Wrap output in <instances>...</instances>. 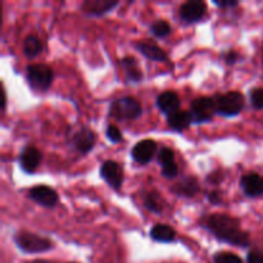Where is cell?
I'll list each match as a JSON object with an SVG mask.
<instances>
[{
    "label": "cell",
    "mask_w": 263,
    "mask_h": 263,
    "mask_svg": "<svg viewBox=\"0 0 263 263\" xmlns=\"http://www.w3.org/2000/svg\"><path fill=\"white\" fill-rule=\"evenodd\" d=\"M13 241H14L15 247L26 254L45 253L54 248V244L50 239L25 230L15 233L13 236Z\"/></svg>",
    "instance_id": "2"
},
{
    "label": "cell",
    "mask_w": 263,
    "mask_h": 263,
    "mask_svg": "<svg viewBox=\"0 0 263 263\" xmlns=\"http://www.w3.org/2000/svg\"><path fill=\"white\" fill-rule=\"evenodd\" d=\"M28 198L44 208H53L58 204L59 197L55 190L46 185H36L28 192Z\"/></svg>",
    "instance_id": "8"
},
{
    "label": "cell",
    "mask_w": 263,
    "mask_h": 263,
    "mask_svg": "<svg viewBox=\"0 0 263 263\" xmlns=\"http://www.w3.org/2000/svg\"><path fill=\"white\" fill-rule=\"evenodd\" d=\"M157 159H158V163L161 164V167L167 166V164H171L175 162V153L171 148L168 146H163V148L159 149L158 154H157Z\"/></svg>",
    "instance_id": "25"
},
{
    "label": "cell",
    "mask_w": 263,
    "mask_h": 263,
    "mask_svg": "<svg viewBox=\"0 0 263 263\" xmlns=\"http://www.w3.org/2000/svg\"><path fill=\"white\" fill-rule=\"evenodd\" d=\"M190 113L195 123H205L212 121L213 116L217 113L215 98L199 97L194 99L190 105Z\"/></svg>",
    "instance_id": "6"
},
{
    "label": "cell",
    "mask_w": 263,
    "mask_h": 263,
    "mask_svg": "<svg viewBox=\"0 0 263 263\" xmlns=\"http://www.w3.org/2000/svg\"><path fill=\"white\" fill-rule=\"evenodd\" d=\"M203 228L207 229L218 241L247 248L251 243L249 233L241 230L240 221L226 213H211L203 217Z\"/></svg>",
    "instance_id": "1"
},
{
    "label": "cell",
    "mask_w": 263,
    "mask_h": 263,
    "mask_svg": "<svg viewBox=\"0 0 263 263\" xmlns=\"http://www.w3.org/2000/svg\"><path fill=\"white\" fill-rule=\"evenodd\" d=\"M215 103L217 115L222 117H235L243 110L246 99L240 91H228L216 95Z\"/></svg>",
    "instance_id": "5"
},
{
    "label": "cell",
    "mask_w": 263,
    "mask_h": 263,
    "mask_svg": "<svg viewBox=\"0 0 263 263\" xmlns=\"http://www.w3.org/2000/svg\"><path fill=\"white\" fill-rule=\"evenodd\" d=\"M118 5L120 2L117 0H85L81 4V12L89 17H102Z\"/></svg>",
    "instance_id": "12"
},
{
    "label": "cell",
    "mask_w": 263,
    "mask_h": 263,
    "mask_svg": "<svg viewBox=\"0 0 263 263\" xmlns=\"http://www.w3.org/2000/svg\"><path fill=\"white\" fill-rule=\"evenodd\" d=\"M26 79H27L31 89L35 90V91L44 92L51 86L54 72L48 64H28L27 68H26Z\"/></svg>",
    "instance_id": "4"
},
{
    "label": "cell",
    "mask_w": 263,
    "mask_h": 263,
    "mask_svg": "<svg viewBox=\"0 0 263 263\" xmlns=\"http://www.w3.org/2000/svg\"><path fill=\"white\" fill-rule=\"evenodd\" d=\"M249 99L254 109L263 110V87H254L249 91Z\"/></svg>",
    "instance_id": "26"
},
{
    "label": "cell",
    "mask_w": 263,
    "mask_h": 263,
    "mask_svg": "<svg viewBox=\"0 0 263 263\" xmlns=\"http://www.w3.org/2000/svg\"><path fill=\"white\" fill-rule=\"evenodd\" d=\"M144 207L152 213H156V215H161L163 212L164 207V200L162 199L161 194H159L157 190H152V192L146 193L143 198Z\"/></svg>",
    "instance_id": "21"
},
{
    "label": "cell",
    "mask_w": 263,
    "mask_h": 263,
    "mask_svg": "<svg viewBox=\"0 0 263 263\" xmlns=\"http://www.w3.org/2000/svg\"><path fill=\"white\" fill-rule=\"evenodd\" d=\"M121 64H122V68L125 71V76L127 81L138 84V82H140L143 80V72H141L138 61L134 57H125L121 61Z\"/></svg>",
    "instance_id": "20"
},
{
    "label": "cell",
    "mask_w": 263,
    "mask_h": 263,
    "mask_svg": "<svg viewBox=\"0 0 263 263\" xmlns=\"http://www.w3.org/2000/svg\"><path fill=\"white\" fill-rule=\"evenodd\" d=\"M100 177L112 187L113 190H118L122 186L123 182V171L122 167L117 163L116 161L108 159L100 164L99 170Z\"/></svg>",
    "instance_id": "9"
},
{
    "label": "cell",
    "mask_w": 263,
    "mask_h": 263,
    "mask_svg": "<svg viewBox=\"0 0 263 263\" xmlns=\"http://www.w3.org/2000/svg\"><path fill=\"white\" fill-rule=\"evenodd\" d=\"M134 48L139 51L140 54H143L145 58L151 59L154 62H167L168 61V55H167L166 51L153 40H138L136 43H134Z\"/></svg>",
    "instance_id": "14"
},
{
    "label": "cell",
    "mask_w": 263,
    "mask_h": 263,
    "mask_svg": "<svg viewBox=\"0 0 263 263\" xmlns=\"http://www.w3.org/2000/svg\"><path fill=\"white\" fill-rule=\"evenodd\" d=\"M43 159V154L36 146L26 145L23 146L20 153V167L26 174H33Z\"/></svg>",
    "instance_id": "13"
},
{
    "label": "cell",
    "mask_w": 263,
    "mask_h": 263,
    "mask_svg": "<svg viewBox=\"0 0 263 263\" xmlns=\"http://www.w3.org/2000/svg\"><path fill=\"white\" fill-rule=\"evenodd\" d=\"M2 95H3V103H2V105H3V110H4L5 107H7V94H5V90H4V89H3Z\"/></svg>",
    "instance_id": "33"
},
{
    "label": "cell",
    "mask_w": 263,
    "mask_h": 263,
    "mask_svg": "<svg viewBox=\"0 0 263 263\" xmlns=\"http://www.w3.org/2000/svg\"><path fill=\"white\" fill-rule=\"evenodd\" d=\"M177 175H179V166L176 164V162L162 167V176L167 177V179H175Z\"/></svg>",
    "instance_id": "28"
},
{
    "label": "cell",
    "mask_w": 263,
    "mask_h": 263,
    "mask_svg": "<svg viewBox=\"0 0 263 263\" xmlns=\"http://www.w3.org/2000/svg\"><path fill=\"white\" fill-rule=\"evenodd\" d=\"M172 192L179 197L193 198L199 193L200 184L197 177L194 176H185L172 187Z\"/></svg>",
    "instance_id": "17"
},
{
    "label": "cell",
    "mask_w": 263,
    "mask_h": 263,
    "mask_svg": "<svg viewBox=\"0 0 263 263\" xmlns=\"http://www.w3.org/2000/svg\"><path fill=\"white\" fill-rule=\"evenodd\" d=\"M207 199L208 202L212 203V204H221L222 203V195H221V192L220 190H212V192H210L207 194Z\"/></svg>",
    "instance_id": "30"
},
{
    "label": "cell",
    "mask_w": 263,
    "mask_h": 263,
    "mask_svg": "<svg viewBox=\"0 0 263 263\" xmlns=\"http://www.w3.org/2000/svg\"><path fill=\"white\" fill-rule=\"evenodd\" d=\"M22 49L23 54H25L27 58L32 59L43 51V43H41V40L37 36L33 35V33H30V35L26 36L25 40H23Z\"/></svg>",
    "instance_id": "22"
},
{
    "label": "cell",
    "mask_w": 263,
    "mask_h": 263,
    "mask_svg": "<svg viewBox=\"0 0 263 263\" xmlns=\"http://www.w3.org/2000/svg\"><path fill=\"white\" fill-rule=\"evenodd\" d=\"M69 141H71V145L73 146L74 151L81 154H86L95 146L97 135L87 126H80L76 131H73Z\"/></svg>",
    "instance_id": "7"
},
{
    "label": "cell",
    "mask_w": 263,
    "mask_h": 263,
    "mask_svg": "<svg viewBox=\"0 0 263 263\" xmlns=\"http://www.w3.org/2000/svg\"><path fill=\"white\" fill-rule=\"evenodd\" d=\"M152 35L158 39H163L171 33V25L166 20H157L151 25Z\"/></svg>",
    "instance_id": "23"
},
{
    "label": "cell",
    "mask_w": 263,
    "mask_h": 263,
    "mask_svg": "<svg viewBox=\"0 0 263 263\" xmlns=\"http://www.w3.org/2000/svg\"><path fill=\"white\" fill-rule=\"evenodd\" d=\"M180 103H181L180 102V97L177 95V92L172 91V90L161 92L156 99V104L158 109L166 116H170L180 110Z\"/></svg>",
    "instance_id": "16"
},
{
    "label": "cell",
    "mask_w": 263,
    "mask_h": 263,
    "mask_svg": "<svg viewBox=\"0 0 263 263\" xmlns=\"http://www.w3.org/2000/svg\"><path fill=\"white\" fill-rule=\"evenodd\" d=\"M143 115V107L133 97H122L113 100L109 105V116L118 121L136 120Z\"/></svg>",
    "instance_id": "3"
},
{
    "label": "cell",
    "mask_w": 263,
    "mask_h": 263,
    "mask_svg": "<svg viewBox=\"0 0 263 263\" xmlns=\"http://www.w3.org/2000/svg\"><path fill=\"white\" fill-rule=\"evenodd\" d=\"M207 12V4L202 0H189V2L181 4L179 9L180 20L182 22L192 25V23L199 22L204 17Z\"/></svg>",
    "instance_id": "10"
},
{
    "label": "cell",
    "mask_w": 263,
    "mask_h": 263,
    "mask_svg": "<svg viewBox=\"0 0 263 263\" xmlns=\"http://www.w3.org/2000/svg\"><path fill=\"white\" fill-rule=\"evenodd\" d=\"M247 263H263V252L258 249H252L247 256Z\"/></svg>",
    "instance_id": "29"
},
{
    "label": "cell",
    "mask_w": 263,
    "mask_h": 263,
    "mask_svg": "<svg viewBox=\"0 0 263 263\" xmlns=\"http://www.w3.org/2000/svg\"><path fill=\"white\" fill-rule=\"evenodd\" d=\"M105 135H107L108 140L113 144H117L122 141V134L121 130L116 125H109L105 130Z\"/></svg>",
    "instance_id": "27"
},
{
    "label": "cell",
    "mask_w": 263,
    "mask_h": 263,
    "mask_svg": "<svg viewBox=\"0 0 263 263\" xmlns=\"http://www.w3.org/2000/svg\"><path fill=\"white\" fill-rule=\"evenodd\" d=\"M157 149H158V145H157L156 141L152 140V139H144V140L138 141L135 144V146L131 151V157L136 163L146 164L154 158L156 154H158Z\"/></svg>",
    "instance_id": "11"
},
{
    "label": "cell",
    "mask_w": 263,
    "mask_h": 263,
    "mask_svg": "<svg viewBox=\"0 0 263 263\" xmlns=\"http://www.w3.org/2000/svg\"><path fill=\"white\" fill-rule=\"evenodd\" d=\"M167 125L171 130L177 131V133H182L186 128L190 127L194 121H193V116L190 110H177V112L172 113V115L166 116Z\"/></svg>",
    "instance_id": "18"
},
{
    "label": "cell",
    "mask_w": 263,
    "mask_h": 263,
    "mask_svg": "<svg viewBox=\"0 0 263 263\" xmlns=\"http://www.w3.org/2000/svg\"><path fill=\"white\" fill-rule=\"evenodd\" d=\"M240 186L247 197H259L263 194V176L257 172H248L241 177Z\"/></svg>",
    "instance_id": "15"
},
{
    "label": "cell",
    "mask_w": 263,
    "mask_h": 263,
    "mask_svg": "<svg viewBox=\"0 0 263 263\" xmlns=\"http://www.w3.org/2000/svg\"><path fill=\"white\" fill-rule=\"evenodd\" d=\"M215 263H244L238 254L233 252H218L213 256Z\"/></svg>",
    "instance_id": "24"
},
{
    "label": "cell",
    "mask_w": 263,
    "mask_h": 263,
    "mask_svg": "<svg viewBox=\"0 0 263 263\" xmlns=\"http://www.w3.org/2000/svg\"><path fill=\"white\" fill-rule=\"evenodd\" d=\"M213 4L217 5L218 8H222V9H225V8H234V7H238L239 5V2L238 0H213Z\"/></svg>",
    "instance_id": "31"
},
{
    "label": "cell",
    "mask_w": 263,
    "mask_h": 263,
    "mask_svg": "<svg viewBox=\"0 0 263 263\" xmlns=\"http://www.w3.org/2000/svg\"><path fill=\"white\" fill-rule=\"evenodd\" d=\"M149 235L157 243H172L176 239V231L167 223H157L151 229Z\"/></svg>",
    "instance_id": "19"
},
{
    "label": "cell",
    "mask_w": 263,
    "mask_h": 263,
    "mask_svg": "<svg viewBox=\"0 0 263 263\" xmlns=\"http://www.w3.org/2000/svg\"><path fill=\"white\" fill-rule=\"evenodd\" d=\"M238 57L239 55H238V53H236V51L230 50V51H228L225 55H223V59H225V63L233 64V63H235L236 61H238Z\"/></svg>",
    "instance_id": "32"
}]
</instances>
